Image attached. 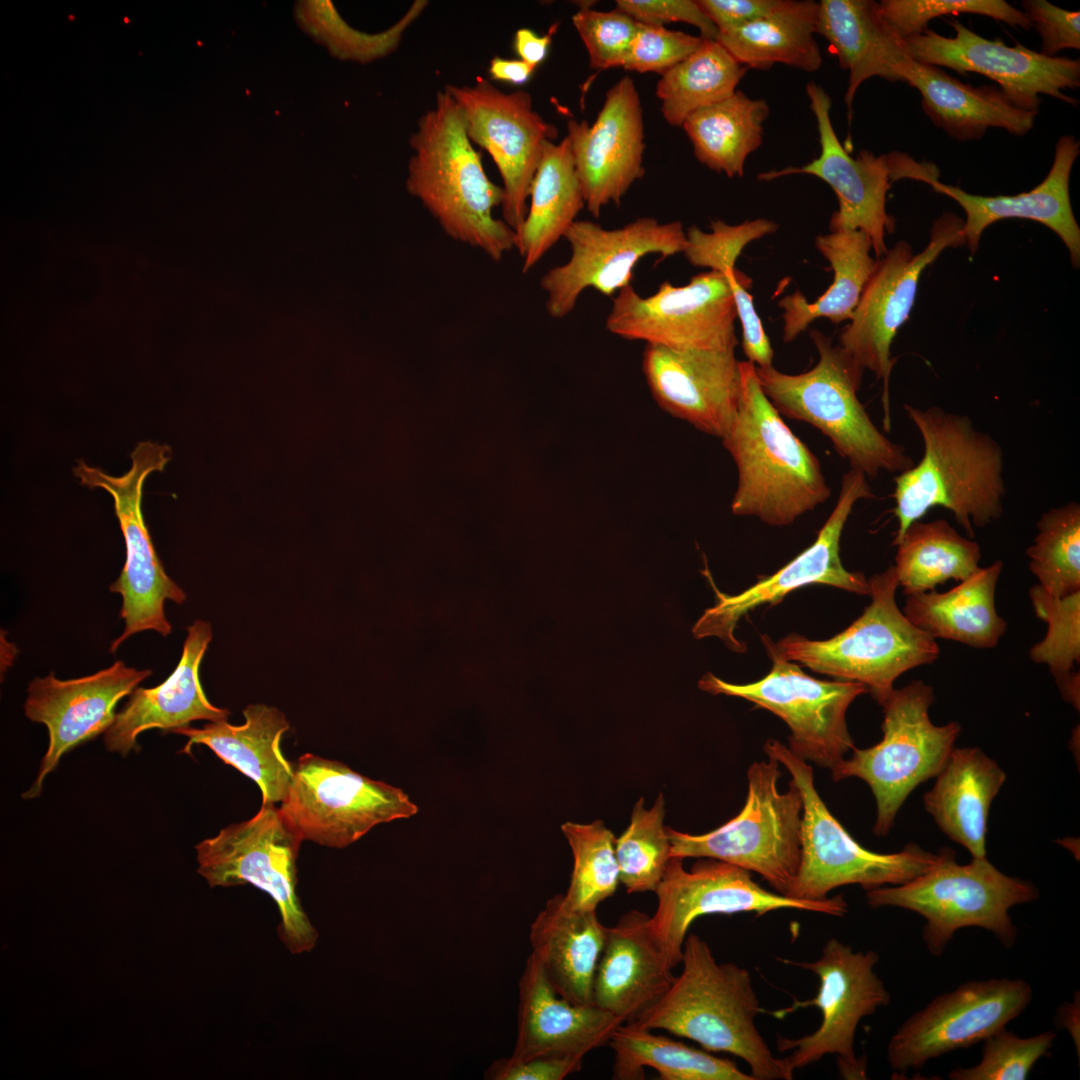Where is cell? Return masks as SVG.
Segmentation results:
<instances>
[{"label": "cell", "instance_id": "obj_1", "mask_svg": "<svg viewBox=\"0 0 1080 1080\" xmlns=\"http://www.w3.org/2000/svg\"><path fill=\"white\" fill-rule=\"evenodd\" d=\"M922 442L921 460L894 477V515L898 520L892 545L907 528L934 507L950 511L969 538L975 528L997 521L1004 511V453L989 433L972 419L938 406L904 405Z\"/></svg>", "mask_w": 1080, "mask_h": 1080}, {"label": "cell", "instance_id": "obj_2", "mask_svg": "<svg viewBox=\"0 0 1080 1080\" xmlns=\"http://www.w3.org/2000/svg\"><path fill=\"white\" fill-rule=\"evenodd\" d=\"M410 146L407 191L450 238L480 249L494 261L516 248V232L493 217V210L502 205L503 189L486 175L461 111L445 88L419 117Z\"/></svg>", "mask_w": 1080, "mask_h": 1080}, {"label": "cell", "instance_id": "obj_3", "mask_svg": "<svg viewBox=\"0 0 1080 1080\" xmlns=\"http://www.w3.org/2000/svg\"><path fill=\"white\" fill-rule=\"evenodd\" d=\"M680 964L669 989L630 1023L691 1039L708 1052L732 1054L748 1064L754 1080H790L755 1024L763 1010L749 971L718 963L696 934L687 935Z\"/></svg>", "mask_w": 1080, "mask_h": 1080}, {"label": "cell", "instance_id": "obj_4", "mask_svg": "<svg viewBox=\"0 0 1080 1080\" xmlns=\"http://www.w3.org/2000/svg\"><path fill=\"white\" fill-rule=\"evenodd\" d=\"M740 395L722 438L737 467L731 511L786 526L831 494L819 459L785 423L760 385L756 366L739 361Z\"/></svg>", "mask_w": 1080, "mask_h": 1080}, {"label": "cell", "instance_id": "obj_5", "mask_svg": "<svg viewBox=\"0 0 1080 1080\" xmlns=\"http://www.w3.org/2000/svg\"><path fill=\"white\" fill-rule=\"evenodd\" d=\"M810 337L819 360L808 371L786 374L773 365L756 366L762 390L776 410L817 428L851 468L867 478L911 468L914 462L905 447L875 426L858 399L864 370L823 332L814 329Z\"/></svg>", "mask_w": 1080, "mask_h": 1080}, {"label": "cell", "instance_id": "obj_6", "mask_svg": "<svg viewBox=\"0 0 1080 1080\" xmlns=\"http://www.w3.org/2000/svg\"><path fill=\"white\" fill-rule=\"evenodd\" d=\"M871 603L845 630L826 640L791 633L775 643L787 660L837 680L863 684L881 705L895 680L939 656L936 640L914 626L895 600L894 566L868 579Z\"/></svg>", "mask_w": 1080, "mask_h": 1080}, {"label": "cell", "instance_id": "obj_7", "mask_svg": "<svg viewBox=\"0 0 1080 1080\" xmlns=\"http://www.w3.org/2000/svg\"><path fill=\"white\" fill-rule=\"evenodd\" d=\"M938 854L937 863L922 875L866 891L869 907H899L922 916L926 921L922 937L934 956H941L964 927L986 929L1006 948L1012 947L1018 931L1009 909L1036 900L1037 887L1002 873L986 857L962 865L951 848Z\"/></svg>", "mask_w": 1080, "mask_h": 1080}, {"label": "cell", "instance_id": "obj_8", "mask_svg": "<svg viewBox=\"0 0 1080 1080\" xmlns=\"http://www.w3.org/2000/svg\"><path fill=\"white\" fill-rule=\"evenodd\" d=\"M779 763L753 762L747 771L748 792L739 814L705 834L670 827V858H710L759 874L772 889L787 896L801 862L803 800L790 780L780 792Z\"/></svg>", "mask_w": 1080, "mask_h": 1080}, {"label": "cell", "instance_id": "obj_9", "mask_svg": "<svg viewBox=\"0 0 1080 1080\" xmlns=\"http://www.w3.org/2000/svg\"><path fill=\"white\" fill-rule=\"evenodd\" d=\"M934 701L932 686L921 680L894 689L880 705L881 741L866 749L855 747L831 769L834 781L855 777L868 784L876 801L877 836L889 833L907 797L939 774L955 747L961 725L933 724L929 708Z\"/></svg>", "mask_w": 1080, "mask_h": 1080}, {"label": "cell", "instance_id": "obj_10", "mask_svg": "<svg viewBox=\"0 0 1080 1080\" xmlns=\"http://www.w3.org/2000/svg\"><path fill=\"white\" fill-rule=\"evenodd\" d=\"M767 757L783 765L803 800L801 862L787 896L816 901L828 898L835 888L860 885L866 891L906 883L932 868L939 854L915 843L894 853L864 848L831 814L814 784L812 767L782 742L769 739L763 746Z\"/></svg>", "mask_w": 1080, "mask_h": 1080}, {"label": "cell", "instance_id": "obj_11", "mask_svg": "<svg viewBox=\"0 0 1080 1080\" xmlns=\"http://www.w3.org/2000/svg\"><path fill=\"white\" fill-rule=\"evenodd\" d=\"M301 843L280 808L262 802L249 820L195 846L197 872L210 887L251 884L273 899L281 918L278 935L292 954L310 952L318 940L296 891Z\"/></svg>", "mask_w": 1080, "mask_h": 1080}, {"label": "cell", "instance_id": "obj_12", "mask_svg": "<svg viewBox=\"0 0 1080 1080\" xmlns=\"http://www.w3.org/2000/svg\"><path fill=\"white\" fill-rule=\"evenodd\" d=\"M779 960L811 971L819 979L814 998L804 1001L794 999L789 1007L771 1013L782 1019L798 1009L814 1006L822 1014L821 1024L811 1034L799 1038L777 1037L779 1051H791L788 1056L780 1058L790 1079H793L796 1070L826 1055L837 1056L842 1078L865 1079L866 1061L855 1055V1033L862 1018L874 1014L891 1000L884 982L874 971L879 955L873 950L854 952L837 938H831L823 946L820 958L815 961Z\"/></svg>", "mask_w": 1080, "mask_h": 1080}, {"label": "cell", "instance_id": "obj_13", "mask_svg": "<svg viewBox=\"0 0 1080 1080\" xmlns=\"http://www.w3.org/2000/svg\"><path fill=\"white\" fill-rule=\"evenodd\" d=\"M131 467L122 476H111L79 461L74 475L82 485L102 488L114 500L115 515L122 531L126 560L110 591L122 597L120 618L124 630L110 646L115 652L130 636L153 630L167 636L172 627L164 606L167 600L181 604L186 594L165 572L155 551L142 512L143 486L153 472H161L170 459V449L152 441H142L131 452Z\"/></svg>", "mask_w": 1080, "mask_h": 1080}, {"label": "cell", "instance_id": "obj_14", "mask_svg": "<svg viewBox=\"0 0 1080 1080\" xmlns=\"http://www.w3.org/2000/svg\"><path fill=\"white\" fill-rule=\"evenodd\" d=\"M762 644L772 662L769 673L747 684L726 682L708 672L698 687L713 695L743 698L781 718L789 727L788 748L806 761L831 770L855 748L846 712L866 687L854 681H827L807 675L785 659L766 634Z\"/></svg>", "mask_w": 1080, "mask_h": 1080}, {"label": "cell", "instance_id": "obj_15", "mask_svg": "<svg viewBox=\"0 0 1080 1080\" xmlns=\"http://www.w3.org/2000/svg\"><path fill=\"white\" fill-rule=\"evenodd\" d=\"M279 808L302 841L338 849L378 824L418 812L402 789L312 753L294 763L293 779Z\"/></svg>", "mask_w": 1080, "mask_h": 1080}, {"label": "cell", "instance_id": "obj_16", "mask_svg": "<svg viewBox=\"0 0 1080 1080\" xmlns=\"http://www.w3.org/2000/svg\"><path fill=\"white\" fill-rule=\"evenodd\" d=\"M654 892L658 903L649 929L672 969L681 963L688 930L701 916L741 912L762 916L796 909L842 917L848 912L842 894L816 901L791 898L761 887L748 870L710 858H699L686 870L683 859L671 857Z\"/></svg>", "mask_w": 1080, "mask_h": 1080}, {"label": "cell", "instance_id": "obj_17", "mask_svg": "<svg viewBox=\"0 0 1080 1080\" xmlns=\"http://www.w3.org/2000/svg\"><path fill=\"white\" fill-rule=\"evenodd\" d=\"M964 221L944 213L934 221L927 246L913 254L911 246L899 241L877 260L850 323L841 331L839 346L863 370L868 369L883 382V424L891 429L889 380L895 363L891 345L898 330L909 318L918 282L927 266L948 247L966 244Z\"/></svg>", "mask_w": 1080, "mask_h": 1080}, {"label": "cell", "instance_id": "obj_18", "mask_svg": "<svg viewBox=\"0 0 1080 1080\" xmlns=\"http://www.w3.org/2000/svg\"><path fill=\"white\" fill-rule=\"evenodd\" d=\"M737 318L724 273L707 271L683 286L665 281L649 297L621 289L606 319L612 334L676 350H735Z\"/></svg>", "mask_w": 1080, "mask_h": 1080}, {"label": "cell", "instance_id": "obj_19", "mask_svg": "<svg viewBox=\"0 0 1080 1080\" xmlns=\"http://www.w3.org/2000/svg\"><path fill=\"white\" fill-rule=\"evenodd\" d=\"M444 88L461 111L470 141L496 164L503 181V221L517 232L544 147L557 138V128L533 108L526 91L504 92L482 78L473 85Z\"/></svg>", "mask_w": 1080, "mask_h": 1080}, {"label": "cell", "instance_id": "obj_20", "mask_svg": "<svg viewBox=\"0 0 1080 1080\" xmlns=\"http://www.w3.org/2000/svg\"><path fill=\"white\" fill-rule=\"evenodd\" d=\"M874 497L866 475L851 468L842 477L837 503L816 540L788 564L770 576L761 577L737 595L720 592L707 573L716 593V604L706 609L695 623L692 629L694 637L716 636L729 649L744 652L745 645L734 635L740 619L760 606L778 604L787 594L800 587L823 584L870 595L868 579L860 572L848 571L842 564L839 552L841 535L855 503Z\"/></svg>", "mask_w": 1080, "mask_h": 1080}, {"label": "cell", "instance_id": "obj_21", "mask_svg": "<svg viewBox=\"0 0 1080 1080\" xmlns=\"http://www.w3.org/2000/svg\"><path fill=\"white\" fill-rule=\"evenodd\" d=\"M1031 985L1023 979L971 980L935 997L907 1018L887 1046L891 1069L905 1074L930 1059L969 1048L1003 1029L1029 1005Z\"/></svg>", "mask_w": 1080, "mask_h": 1080}, {"label": "cell", "instance_id": "obj_22", "mask_svg": "<svg viewBox=\"0 0 1080 1080\" xmlns=\"http://www.w3.org/2000/svg\"><path fill=\"white\" fill-rule=\"evenodd\" d=\"M564 238L571 248L569 260L551 268L540 281L547 293V312L553 318L569 314L587 288L611 296L631 285L633 270L644 256L659 254L663 259L683 253L686 247L680 221L660 223L651 217L616 229L576 220Z\"/></svg>", "mask_w": 1080, "mask_h": 1080}, {"label": "cell", "instance_id": "obj_23", "mask_svg": "<svg viewBox=\"0 0 1080 1080\" xmlns=\"http://www.w3.org/2000/svg\"><path fill=\"white\" fill-rule=\"evenodd\" d=\"M950 25L953 37L927 28L903 40L908 55L916 62L962 75L972 72L988 77L1015 106L1026 111H1038L1040 94L1077 106V99L1064 91L1080 86L1079 59L1048 57L1020 43L1011 47L999 39H986L958 21Z\"/></svg>", "mask_w": 1080, "mask_h": 1080}, {"label": "cell", "instance_id": "obj_24", "mask_svg": "<svg viewBox=\"0 0 1080 1080\" xmlns=\"http://www.w3.org/2000/svg\"><path fill=\"white\" fill-rule=\"evenodd\" d=\"M810 109L817 123L820 154L803 166H788L781 170L762 172L760 181L807 174L827 183L837 196L839 208L830 219V230H861L869 236L877 257L888 249L886 233L895 229V220L886 211V195L894 182L889 154L876 156L861 150L851 156L841 144L831 121L832 101L819 84H806Z\"/></svg>", "mask_w": 1080, "mask_h": 1080}, {"label": "cell", "instance_id": "obj_25", "mask_svg": "<svg viewBox=\"0 0 1080 1080\" xmlns=\"http://www.w3.org/2000/svg\"><path fill=\"white\" fill-rule=\"evenodd\" d=\"M152 674L128 667L122 661L85 677L60 680L54 673L35 678L27 688L25 715L46 725L49 744L38 774L25 799L36 798L45 777L62 756L80 744L105 733L113 724L117 703Z\"/></svg>", "mask_w": 1080, "mask_h": 1080}, {"label": "cell", "instance_id": "obj_26", "mask_svg": "<svg viewBox=\"0 0 1080 1080\" xmlns=\"http://www.w3.org/2000/svg\"><path fill=\"white\" fill-rule=\"evenodd\" d=\"M567 130L585 206L598 218L645 174L643 110L633 79L624 76L608 89L592 124L569 120Z\"/></svg>", "mask_w": 1080, "mask_h": 1080}, {"label": "cell", "instance_id": "obj_27", "mask_svg": "<svg viewBox=\"0 0 1080 1080\" xmlns=\"http://www.w3.org/2000/svg\"><path fill=\"white\" fill-rule=\"evenodd\" d=\"M642 368L663 410L720 439L727 434L740 395L734 350H676L647 344Z\"/></svg>", "mask_w": 1080, "mask_h": 1080}, {"label": "cell", "instance_id": "obj_28", "mask_svg": "<svg viewBox=\"0 0 1080 1080\" xmlns=\"http://www.w3.org/2000/svg\"><path fill=\"white\" fill-rule=\"evenodd\" d=\"M211 640L208 622L196 620L187 627L182 655L173 673L156 687H136L104 733L110 752L127 756L138 749L137 737L150 729L172 732L196 720H227L230 711L210 703L200 683V664Z\"/></svg>", "mask_w": 1080, "mask_h": 1080}, {"label": "cell", "instance_id": "obj_29", "mask_svg": "<svg viewBox=\"0 0 1080 1080\" xmlns=\"http://www.w3.org/2000/svg\"><path fill=\"white\" fill-rule=\"evenodd\" d=\"M513 1061L548 1055L585 1056L608 1043L623 1022L594 1004H573L558 995L531 953L519 980Z\"/></svg>", "mask_w": 1080, "mask_h": 1080}, {"label": "cell", "instance_id": "obj_30", "mask_svg": "<svg viewBox=\"0 0 1080 1080\" xmlns=\"http://www.w3.org/2000/svg\"><path fill=\"white\" fill-rule=\"evenodd\" d=\"M1079 153L1080 143L1073 135L1061 136L1044 180L1032 190L1016 195H974L958 186L941 183L938 178L927 184L952 198L964 210L963 232L972 255L988 226L1002 219L1020 218L1039 222L1054 231L1067 247L1072 265L1079 267L1080 228L1069 195L1070 174Z\"/></svg>", "mask_w": 1080, "mask_h": 1080}, {"label": "cell", "instance_id": "obj_31", "mask_svg": "<svg viewBox=\"0 0 1080 1080\" xmlns=\"http://www.w3.org/2000/svg\"><path fill=\"white\" fill-rule=\"evenodd\" d=\"M647 914L632 910L612 927H606L605 943L593 982V1004L619 1018L633 1022L671 986L675 976L656 945Z\"/></svg>", "mask_w": 1080, "mask_h": 1080}, {"label": "cell", "instance_id": "obj_32", "mask_svg": "<svg viewBox=\"0 0 1080 1080\" xmlns=\"http://www.w3.org/2000/svg\"><path fill=\"white\" fill-rule=\"evenodd\" d=\"M815 33L828 41L840 67L849 73L844 96L849 118L863 82L872 77L904 82L913 60L873 0L819 1Z\"/></svg>", "mask_w": 1080, "mask_h": 1080}, {"label": "cell", "instance_id": "obj_33", "mask_svg": "<svg viewBox=\"0 0 1080 1080\" xmlns=\"http://www.w3.org/2000/svg\"><path fill=\"white\" fill-rule=\"evenodd\" d=\"M243 715L242 725L219 720L201 728L185 726L172 732L188 738L183 753L190 754L194 744L209 747L225 764L257 784L262 802L281 803L294 775V763L284 757L280 747L289 722L279 709L265 704L248 705Z\"/></svg>", "mask_w": 1080, "mask_h": 1080}, {"label": "cell", "instance_id": "obj_34", "mask_svg": "<svg viewBox=\"0 0 1080 1080\" xmlns=\"http://www.w3.org/2000/svg\"><path fill=\"white\" fill-rule=\"evenodd\" d=\"M606 927L596 910H574L563 894L550 898L530 926L532 952L555 992L573 1004H593V982Z\"/></svg>", "mask_w": 1080, "mask_h": 1080}, {"label": "cell", "instance_id": "obj_35", "mask_svg": "<svg viewBox=\"0 0 1080 1080\" xmlns=\"http://www.w3.org/2000/svg\"><path fill=\"white\" fill-rule=\"evenodd\" d=\"M1005 780L998 763L980 748L955 746L923 805L946 836L973 858H984L990 806Z\"/></svg>", "mask_w": 1080, "mask_h": 1080}, {"label": "cell", "instance_id": "obj_36", "mask_svg": "<svg viewBox=\"0 0 1080 1080\" xmlns=\"http://www.w3.org/2000/svg\"><path fill=\"white\" fill-rule=\"evenodd\" d=\"M904 82L920 92L922 109L933 124L958 141L979 140L988 128L1025 135L1038 114L1015 106L995 85L973 87L914 60Z\"/></svg>", "mask_w": 1080, "mask_h": 1080}, {"label": "cell", "instance_id": "obj_37", "mask_svg": "<svg viewBox=\"0 0 1080 1080\" xmlns=\"http://www.w3.org/2000/svg\"><path fill=\"white\" fill-rule=\"evenodd\" d=\"M1002 570L1003 562L996 560L946 592L907 595L902 612L935 640L956 641L977 649L994 648L1007 629L995 605Z\"/></svg>", "mask_w": 1080, "mask_h": 1080}, {"label": "cell", "instance_id": "obj_38", "mask_svg": "<svg viewBox=\"0 0 1080 1080\" xmlns=\"http://www.w3.org/2000/svg\"><path fill=\"white\" fill-rule=\"evenodd\" d=\"M530 205L516 232V248L528 272L564 237L585 207L582 186L567 136L546 143L530 187Z\"/></svg>", "mask_w": 1080, "mask_h": 1080}, {"label": "cell", "instance_id": "obj_39", "mask_svg": "<svg viewBox=\"0 0 1080 1080\" xmlns=\"http://www.w3.org/2000/svg\"><path fill=\"white\" fill-rule=\"evenodd\" d=\"M816 248L829 261L834 280L827 291L809 303L800 291L781 298L783 341L790 343L815 319L834 324L850 320L861 294L877 266L871 255V239L861 230H835L819 235Z\"/></svg>", "mask_w": 1080, "mask_h": 1080}, {"label": "cell", "instance_id": "obj_40", "mask_svg": "<svg viewBox=\"0 0 1080 1080\" xmlns=\"http://www.w3.org/2000/svg\"><path fill=\"white\" fill-rule=\"evenodd\" d=\"M818 2L786 0L775 12L742 27L719 33L716 40L747 69L784 64L817 71L822 56L815 40Z\"/></svg>", "mask_w": 1080, "mask_h": 1080}, {"label": "cell", "instance_id": "obj_41", "mask_svg": "<svg viewBox=\"0 0 1080 1080\" xmlns=\"http://www.w3.org/2000/svg\"><path fill=\"white\" fill-rule=\"evenodd\" d=\"M770 114L765 99L740 90L692 113L682 124L696 159L728 177L742 176L748 156L763 142L764 122Z\"/></svg>", "mask_w": 1080, "mask_h": 1080}, {"label": "cell", "instance_id": "obj_42", "mask_svg": "<svg viewBox=\"0 0 1080 1080\" xmlns=\"http://www.w3.org/2000/svg\"><path fill=\"white\" fill-rule=\"evenodd\" d=\"M609 1046L614 1053L612 1079H644L652 1068L662 1080H754L736 1063L631 1023L619 1025Z\"/></svg>", "mask_w": 1080, "mask_h": 1080}, {"label": "cell", "instance_id": "obj_43", "mask_svg": "<svg viewBox=\"0 0 1080 1080\" xmlns=\"http://www.w3.org/2000/svg\"><path fill=\"white\" fill-rule=\"evenodd\" d=\"M896 546L894 570L906 596L963 581L980 568V545L943 518L913 522Z\"/></svg>", "mask_w": 1080, "mask_h": 1080}, {"label": "cell", "instance_id": "obj_44", "mask_svg": "<svg viewBox=\"0 0 1080 1080\" xmlns=\"http://www.w3.org/2000/svg\"><path fill=\"white\" fill-rule=\"evenodd\" d=\"M747 70L717 40L703 39L692 54L657 82L656 96L664 120L671 126H682L692 113L732 95Z\"/></svg>", "mask_w": 1080, "mask_h": 1080}, {"label": "cell", "instance_id": "obj_45", "mask_svg": "<svg viewBox=\"0 0 1080 1080\" xmlns=\"http://www.w3.org/2000/svg\"><path fill=\"white\" fill-rule=\"evenodd\" d=\"M1026 549L1029 569L1052 597L1080 591V505L1069 502L1044 512Z\"/></svg>", "mask_w": 1080, "mask_h": 1080}, {"label": "cell", "instance_id": "obj_46", "mask_svg": "<svg viewBox=\"0 0 1080 1080\" xmlns=\"http://www.w3.org/2000/svg\"><path fill=\"white\" fill-rule=\"evenodd\" d=\"M561 830L571 847L574 861L563 901L574 910H596L599 903L614 894L620 883L616 838L602 820L588 824L566 822Z\"/></svg>", "mask_w": 1080, "mask_h": 1080}, {"label": "cell", "instance_id": "obj_47", "mask_svg": "<svg viewBox=\"0 0 1080 1080\" xmlns=\"http://www.w3.org/2000/svg\"><path fill=\"white\" fill-rule=\"evenodd\" d=\"M664 817L662 793L649 809L640 798L632 809L627 829L616 838L619 879L628 893L654 892L664 875L671 848Z\"/></svg>", "mask_w": 1080, "mask_h": 1080}, {"label": "cell", "instance_id": "obj_48", "mask_svg": "<svg viewBox=\"0 0 1080 1080\" xmlns=\"http://www.w3.org/2000/svg\"><path fill=\"white\" fill-rule=\"evenodd\" d=\"M1036 617L1047 623L1044 638L1029 650L1030 659L1048 666L1059 681L1073 672L1080 662V591L1052 597L1038 584L1029 590Z\"/></svg>", "mask_w": 1080, "mask_h": 1080}, {"label": "cell", "instance_id": "obj_49", "mask_svg": "<svg viewBox=\"0 0 1080 1080\" xmlns=\"http://www.w3.org/2000/svg\"><path fill=\"white\" fill-rule=\"evenodd\" d=\"M878 5L882 18L901 40L923 32L936 17L957 13L987 16L1023 30L1032 28L1023 10L1003 0H882Z\"/></svg>", "mask_w": 1080, "mask_h": 1080}, {"label": "cell", "instance_id": "obj_50", "mask_svg": "<svg viewBox=\"0 0 1080 1080\" xmlns=\"http://www.w3.org/2000/svg\"><path fill=\"white\" fill-rule=\"evenodd\" d=\"M1056 1033L1045 1031L1022 1038L1005 1028L983 1042L982 1059L972 1067H956L951 1080H1024L1035 1063L1053 1046Z\"/></svg>", "mask_w": 1080, "mask_h": 1080}, {"label": "cell", "instance_id": "obj_51", "mask_svg": "<svg viewBox=\"0 0 1080 1080\" xmlns=\"http://www.w3.org/2000/svg\"><path fill=\"white\" fill-rule=\"evenodd\" d=\"M778 227L776 222L764 218L737 225L715 220L710 224L711 232L692 226L685 231L683 253L690 264L723 273L735 267L737 258L750 242L776 232Z\"/></svg>", "mask_w": 1080, "mask_h": 1080}, {"label": "cell", "instance_id": "obj_52", "mask_svg": "<svg viewBox=\"0 0 1080 1080\" xmlns=\"http://www.w3.org/2000/svg\"><path fill=\"white\" fill-rule=\"evenodd\" d=\"M592 3L576 2L580 9L572 16V23L587 50L590 67L596 70L622 68L639 23L616 8L594 10Z\"/></svg>", "mask_w": 1080, "mask_h": 1080}, {"label": "cell", "instance_id": "obj_53", "mask_svg": "<svg viewBox=\"0 0 1080 1080\" xmlns=\"http://www.w3.org/2000/svg\"><path fill=\"white\" fill-rule=\"evenodd\" d=\"M702 41L700 35L639 23L622 68L663 75L692 54Z\"/></svg>", "mask_w": 1080, "mask_h": 1080}, {"label": "cell", "instance_id": "obj_54", "mask_svg": "<svg viewBox=\"0 0 1080 1080\" xmlns=\"http://www.w3.org/2000/svg\"><path fill=\"white\" fill-rule=\"evenodd\" d=\"M1023 12L1041 37L1040 53L1055 57L1064 49H1080V13L1046 0H1025Z\"/></svg>", "mask_w": 1080, "mask_h": 1080}, {"label": "cell", "instance_id": "obj_55", "mask_svg": "<svg viewBox=\"0 0 1080 1080\" xmlns=\"http://www.w3.org/2000/svg\"><path fill=\"white\" fill-rule=\"evenodd\" d=\"M616 9L644 25L664 27L671 22L693 25L703 39L716 40L719 33L696 0H616Z\"/></svg>", "mask_w": 1080, "mask_h": 1080}, {"label": "cell", "instance_id": "obj_56", "mask_svg": "<svg viewBox=\"0 0 1080 1080\" xmlns=\"http://www.w3.org/2000/svg\"><path fill=\"white\" fill-rule=\"evenodd\" d=\"M584 1057L548 1055L523 1061L494 1060L484 1073L488 1080H562L581 1069Z\"/></svg>", "mask_w": 1080, "mask_h": 1080}, {"label": "cell", "instance_id": "obj_57", "mask_svg": "<svg viewBox=\"0 0 1080 1080\" xmlns=\"http://www.w3.org/2000/svg\"><path fill=\"white\" fill-rule=\"evenodd\" d=\"M696 1L719 33L742 27L759 18L765 17L781 8L786 2V0Z\"/></svg>", "mask_w": 1080, "mask_h": 1080}, {"label": "cell", "instance_id": "obj_58", "mask_svg": "<svg viewBox=\"0 0 1080 1080\" xmlns=\"http://www.w3.org/2000/svg\"><path fill=\"white\" fill-rule=\"evenodd\" d=\"M552 33L539 35L529 28H520L514 35L513 45L519 59L537 68L547 57Z\"/></svg>", "mask_w": 1080, "mask_h": 1080}, {"label": "cell", "instance_id": "obj_59", "mask_svg": "<svg viewBox=\"0 0 1080 1080\" xmlns=\"http://www.w3.org/2000/svg\"><path fill=\"white\" fill-rule=\"evenodd\" d=\"M535 68L520 59H507L495 56L489 63L488 73L493 80L513 85L527 83Z\"/></svg>", "mask_w": 1080, "mask_h": 1080}, {"label": "cell", "instance_id": "obj_60", "mask_svg": "<svg viewBox=\"0 0 1080 1080\" xmlns=\"http://www.w3.org/2000/svg\"><path fill=\"white\" fill-rule=\"evenodd\" d=\"M1056 684H1057V686H1058V688L1060 690V693H1061V696L1063 697V699H1065L1067 702H1069L1075 708H1077V710H1079V704H1080V697H1079V695H1080L1079 694L1080 693V689H1079L1080 678H1079V672L1078 671L1077 672L1073 671L1067 677H1065V678H1063V679H1061L1059 681H1056Z\"/></svg>", "mask_w": 1080, "mask_h": 1080}]
</instances>
